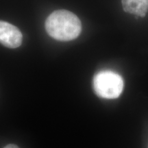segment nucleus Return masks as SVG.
Wrapping results in <instances>:
<instances>
[{
	"label": "nucleus",
	"mask_w": 148,
	"mask_h": 148,
	"mask_svg": "<svg viewBox=\"0 0 148 148\" xmlns=\"http://www.w3.org/2000/svg\"><path fill=\"white\" fill-rule=\"evenodd\" d=\"M45 29L47 34L56 40L69 41L80 34L82 23L73 12L59 10L53 12L46 19Z\"/></svg>",
	"instance_id": "nucleus-1"
},
{
	"label": "nucleus",
	"mask_w": 148,
	"mask_h": 148,
	"mask_svg": "<svg viewBox=\"0 0 148 148\" xmlns=\"http://www.w3.org/2000/svg\"><path fill=\"white\" fill-rule=\"evenodd\" d=\"M92 86L98 97L116 99L123 91V81L119 74L110 70H103L95 74Z\"/></svg>",
	"instance_id": "nucleus-2"
},
{
	"label": "nucleus",
	"mask_w": 148,
	"mask_h": 148,
	"mask_svg": "<svg viewBox=\"0 0 148 148\" xmlns=\"http://www.w3.org/2000/svg\"><path fill=\"white\" fill-rule=\"evenodd\" d=\"M21 32L8 22L0 21V43L8 48H17L22 43Z\"/></svg>",
	"instance_id": "nucleus-3"
},
{
	"label": "nucleus",
	"mask_w": 148,
	"mask_h": 148,
	"mask_svg": "<svg viewBox=\"0 0 148 148\" xmlns=\"http://www.w3.org/2000/svg\"><path fill=\"white\" fill-rule=\"evenodd\" d=\"M125 12L144 16L148 11V0H121Z\"/></svg>",
	"instance_id": "nucleus-4"
},
{
	"label": "nucleus",
	"mask_w": 148,
	"mask_h": 148,
	"mask_svg": "<svg viewBox=\"0 0 148 148\" xmlns=\"http://www.w3.org/2000/svg\"><path fill=\"white\" fill-rule=\"evenodd\" d=\"M3 148H19L17 145H14V144H8L6 146H5Z\"/></svg>",
	"instance_id": "nucleus-5"
},
{
	"label": "nucleus",
	"mask_w": 148,
	"mask_h": 148,
	"mask_svg": "<svg viewBox=\"0 0 148 148\" xmlns=\"http://www.w3.org/2000/svg\"><path fill=\"white\" fill-rule=\"evenodd\" d=\"M147 148H148V147H147Z\"/></svg>",
	"instance_id": "nucleus-6"
}]
</instances>
